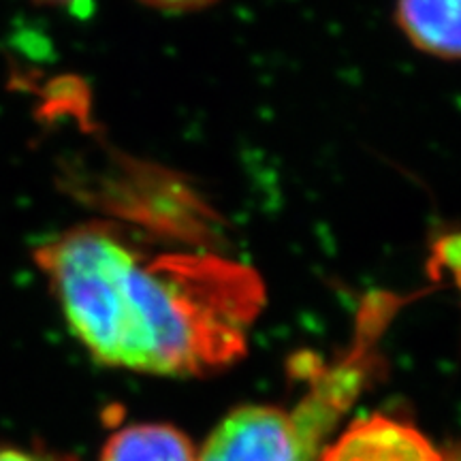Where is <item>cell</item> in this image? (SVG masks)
<instances>
[{"mask_svg": "<svg viewBox=\"0 0 461 461\" xmlns=\"http://www.w3.org/2000/svg\"><path fill=\"white\" fill-rule=\"evenodd\" d=\"M68 330L96 361L157 376H205L246 355L265 305L258 274L205 252L146 255L105 224L34 252Z\"/></svg>", "mask_w": 461, "mask_h": 461, "instance_id": "cell-1", "label": "cell"}, {"mask_svg": "<svg viewBox=\"0 0 461 461\" xmlns=\"http://www.w3.org/2000/svg\"><path fill=\"white\" fill-rule=\"evenodd\" d=\"M321 428L314 411L241 406L212 431L197 461H312Z\"/></svg>", "mask_w": 461, "mask_h": 461, "instance_id": "cell-2", "label": "cell"}, {"mask_svg": "<svg viewBox=\"0 0 461 461\" xmlns=\"http://www.w3.org/2000/svg\"><path fill=\"white\" fill-rule=\"evenodd\" d=\"M321 461H445V453L412 425L374 414L355 420Z\"/></svg>", "mask_w": 461, "mask_h": 461, "instance_id": "cell-3", "label": "cell"}, {"mask_svg": "<svg viewBox=\"0 0 461 461\" xmlns=\"http://www.w3.org/2000/svg\"><path fill=\"white\" fill-rule=\"evenodd\" d=\"M397 24L425 54L461 58V0H397Z\"/></svg>", "mask_w": 461, "mask_h": 461, "instance_id": "cell-4", "label": "cell"}, {"mask_svg": "<svg viewBox=\"0 0 461 461\" xmlns=\"http://www.w3.org/2000/svg\"><path fill=\"white\" fill-rule=\"evenodd\" d=\"M99 461H197L193 442L165 423H137L118 429Z\"/></svg>", "mask_w": 461, "mask_h": 461, "instance_id": "cell-5", "label": "cell"}, {"mask_svg": "<svg viewBox=\"0 0 461 461\" xmlns=\"http://www.w3.org/2000/svg\"><path fill=\"white\" fill-rule=\"evenodd\" d=\"M0 461H73L65 455L39 448H0Z\"/></svg>", "mask_w": 461, "mask_h": 461, "instance_id": "cell-6", "label": "cell"}, {"mask_svg": "<svg viewBox=\"0 0 461 461\" xmlns=\"http://www.w3.org/2000/svg\"><path fill=\"white\" fill-rule=\"evenodd\" d=\"M141 3L163 11H197L210 7V5L218 3V0H141Z\"/></svg>", "mask_w": 461, "mask_h": 461, "instance_id": "cell-7", "label": "cell"}, {"mask_svg": "<svg viewBox=\"0 0 461 461\" xmlns=\"http://www.w3.org/2000/svg\"><path fill=\"white\" fill-rule=\"evenodd\" d=\"M37 3L50 5V7H62L71 11H84L86 5H90V0H37Z\"/></svg>", "mask_w": 461, "mask_h": 461, "instance_id": "cell-8", "label": "cell"}, {"mask_svg": "<svg viewBox=\"0 0 461 461\" xmlns=\"http://www.w3.org/2000/svg\"><path fill=\"white\" fill-rule=\"evenodd\" d=\"M445 461H461V445L448 448L445 453Z\"/></svg>", "mask_w": 461, "mask_h": 461, "instance_id": "cell-9", "label": "cell"}]
</instances>
